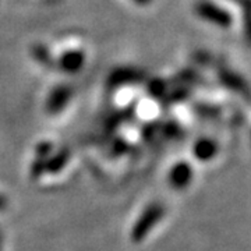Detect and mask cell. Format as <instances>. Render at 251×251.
<instances>
[{"label": "cell", "instance_id": "7a4b0ae2", "mask_svg": "<svg viewBox=\"0 0 251 251\" xmlns=\"http://www.w3.org/2000/svg\"><path fill=\"white\" fill-rule=\"evenodd\" d=\"M194 179V169L186 161L176 162L168 173L169 186L175 190H186Z\"/></svg>", "mask_w": 251, "mask_h": 251}, {"label": "cell", "instance_id": "277c9868", "mask_svg": "<svg viewBox=\"0 0 251 251\" xmlns=\"http://www.w3.org/2000/svg\"><path fill=\"white\" fill-rule=\"evenodd\" d=\"M72 153L69 150H59L57 152H52L50 156L48 158L45 166V175H57L59 172H62L70 161Z\"/></svg>", "mask_w": 251, "mask_h": 251}, {"label": "cell", "instance_id": "3957f363", "mask_svg": "<svg viewBox=\"0 0 251 251\" xmlns=\"http://www.w3.org/2000/svg\"><path fill=\"white\" fill-rule=\"evenodd\" d=\"M193 155L200 162L212 161L218 155V144L211 138H200L193 145Z\"/></svg>", "mask_w": 251, "mask_h": 251}, {"label": "cell", "instance_id": "8992f818", "mask_svg": "<svg viewBox=\"0 0 251 251\" xmlns=\"http://www.w3.org/2000/svg\"><path fill=\"white\" fill-rule=\"evenodd\" d=\"M1 247H3V236L0 233V251H1Z\"/></svg>", "mask_w": 251, "mask_h": 251}, {"label": "cell", "instance_id": "5b68a950", "mask_svg": "<svg viewBox=\"0 0 251 251\" xmlns=\"http://www.w3.org/2000/svg\"><path fill=\"white\" fill-rule=\"evenodd\" d=\"M7 205H9V201H7L6 196L0 194V212H1V211H6V209H7Z\"/></svg>", "mask_w": 251, "mask_h": 251}, {"label": "cell", "instance_id": "6da1fadb", "mask_svg": "<svg viewBox=\"0 0 251 251\" xmlns=\"http://www.w3.org/2000/svg\"><path fill=\"white\" fill-rule=\"evenodd\" d=\"M165 212H166V208L159 201H153L145 206L131 227L130 237L133 243H137V244L143 243L145 237L152 232L153 227L163 219Z\"/></svg>", "mask_w": 251, "mask_h": 251}]
</instances>
